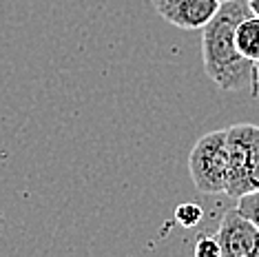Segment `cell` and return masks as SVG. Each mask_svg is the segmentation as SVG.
I'll list each match as a JSON object with an SVG mask.
<instances>
[{
    "label": "cell",
    "instance_id": "1",
    "mask_svg": "<svg viewBox=\"0 0 259 257\" xmlns=\"http://www.w3.org/2000/svg\"><path fill=\"white\" fill-rule=\"evenodd\" d=\"M248 16H252L248 0H228L202 29L204 71L222 91H252L255 87L257 62L241 56L235 42L237 25Z\"/></svg>",
    "mask_w": 259,
    "mask_h": 257
},
{
    "label": "cell",
    "instance_id": "2",
    "mask_svg": "<svg viewBox=\"0 0 259 257\" xmlns=\"http://www.w3.org/2000/svg\"><path fill=\"white\" fill-rule=\"evenodd\" d=\"M188 173L204 195L226 191L228 182V131H210L193 144L188 153Z\"/></svg>",
    "mask_w": 259,
    "mask_h": 257
},
{
    "label": "cell",
    "instance_id": "3",
    "mask_svg": "<svg viewBox=\"0 0 259 257\" xmlns=\"http://www.w3.org/2000/svg\"><path fill=\"white\" fill-rule=\"evenodd\" d=\"M222 257H259V229L235 206L224 213L217 229Z\"/></svg>",
    "mask_w": 259,
    "mask_h": 257
},
{
    "label": "cell",
    "instance_id": "4",
    "mask_svg": "<svg viewBox=\"0 0 259 257\" xmlns=\"http://www.w3.org/2000/svg\"><path fill=\"white\" fill-rule=\"evenodd\" d=\"M252 124H233L228 126V182L226 195L239 200L241 195L252 191L248 182V140Z\"/></svg>",
    "mask_w": 259,
    "mask_h": 257
},
{
    "label": "cell",
    "instance_id": "5",
    "mask_svg": "<svg viewBox=\"0 0 259 257\" xmlns=\"http://www.w3.org/2000/svg\"><path fill=\"white\" fill-rule=\"evenodd\" d=\"M222 0H162L155 5L157 14L178 29H204L217 16Z\"/></svg>",
    "mask_w": 259,
    "mask_h": 257
},
{
    "label": "cell",
    "instance_id": "6",
    "mask_svg": "<svg viewBox=\"0 0 259 257\" xmlns=\"http://www.w3.org/2000/svg\"><path fill=\"white\" fill-rule=\"evenodd\" d=\"M235 42L241 56H246L252 62H259V18L255 14L244 18L235 31Z\"/></svg>",
    "mask_w": 259,
    "mask_h": 257
},
{
    "label": "cell",
    "instance_id": "7",
    "mask_svg": "<svg viewBox=\"0 0 259 257\" xmlns=\"http://www.w3.org/2000/svg\"><path fill=\"white\" fill-rule=\"evenodd\" d=\"M248 182L252 191H259V126L252 124L248 140Z\"/></svg>",
    "mask_w": 259,
    "mask_h": 257
},
{
    "label": "cell",
    "instance_id": "8",
    "mask_svg": "<svg viewBox=\"0 0 259 257\" xmlns=\"http://www.w3.org/2000/svg\"><path fill=\"white\" fill-rule=\"evenodd\" d=\"M202 218H204V211H202V206L195 204V202H184L175 208V220H178L184 229L197 226L199 222H202Z\"/></svg>",
    "mask_w": 259,
    "mask_h": 257
},
{
    "label": "cell",
    "instance_id": "9",
    "mask_svg": "<svg viewBox=\"0 0 259 257\" xmlns=\"http://www.w3.org/2000/svg\"><path fill=\"white\" fill-rule=\"evenodd\" d=\"M237 208L259 229V191H250L237 200Z\"/></svg>",
    "mask_w": 259,
    "mask_h": 257
},
{
    "label": "cell",
    "instance_id": "10",
    "mask_svg": "<svg viewBox=\"0 0 259 257\" xmlns=\"http://www.w3.org/2000/svg\"><path fill=\"white\" fill-rule=\"evenodd\" d=\"M193 253L197 257H222V246L217 235H202L195 242V248Z\"/></svg>",
    "mask_w": 259,
    "mask_h": 257
},
{
    "label": "cell",
    "instance_id": "11",
    "mask_svg": "<svg viewBox=\"0 0 259 257\" xmlns=\"http://www.w3.org/2000/svg\"><path fill=\"white\" fill-rule=\"evenodd\" d=\"M248 5H250V9H252V14L259 18V0H248Z\"/></svg>",
    "mask_w": 259,
    "mask_h": 257
},
{
    "label": "cell",
    "instance_id": "12",
    "mask_svg": "<svg viewBox=\"0 0 259 257\" xmlns=\"http://www.w3.org/2000/svg\"><path fill=\"white\" fill-rule=\"evenodd\" d=\"M151 3H153V7H155V5H157V3H162V0H151Z\"/></svg>",
    "mask_w": 259,
    "mask_h": 257
},
{
    "label": "cell",
    "instance_id": "13",
    "mask_svg": "<svg viewBox=\"0 0 259 257\" xmlns=\"http://www.w3.org/2000/svg\"><path fill=\"white\" fill-rule=\"evenodd\" d=\"M222 3H228V0H222Z\"/></svg>",
    "mask_w": 259,
    "mask_h": 257
}]
</instances>
